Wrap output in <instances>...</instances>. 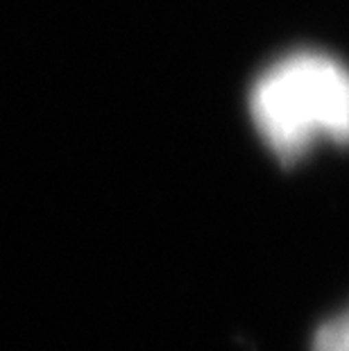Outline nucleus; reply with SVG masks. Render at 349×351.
Returning <instances> with one entry per match:
<instances>
[{
  "label": "nucleus",
  "mask_w": 349,
  "mask_h": 351,
  "mask_svg": "<svg viewBox=\"0 0 349 351\" xmlns=\"http://www.w3.org/2000/svg\"><path fill=\"white\" fill-rule=\"evenodd\" d=\"M250 111L261 138L284 159L317 141L340 143L349 130L347 73L320 52H297L258 77Z\"/></svg>",
  "instance_id": "nucleus-1"
},
{
  "label": "nucleus",
  "mask_w": 349,
  "mask_h": 351,
  "mask_svg": "<svg viewBox=\"0 0 349 351\" xmlns=\"http://www.w3.org/2000/svg\"><path fill=\"white\" fill-rule=\"evenodd\" d=\"M349 345V322L347 315H340L326 319L315 328L313 342H311V351H347Z\"/></svg>",
  "instance_id": "nucleus-2"
}]
</instances>
